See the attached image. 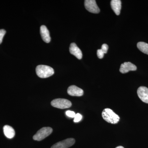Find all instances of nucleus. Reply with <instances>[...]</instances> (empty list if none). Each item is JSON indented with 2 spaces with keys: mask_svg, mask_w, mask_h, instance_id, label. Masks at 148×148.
<instances>
[{
  "mask_svg": "<svg viewBox=\"0 0 148 148\" xmlns=\"http://www.w3.org/2000/svg\"><path fill=\"white\" fill-rule=\"evenodd\" d=\"M53 130L51 127H43L39 130L33 137L34 140L41 141L52 133Z\"/></svg>",
  "mask_w": 148,
  "mask_h": 148,
  "instance_id": "obj_3",
  "label": "nucleus"
},
{
  "mask_svg": "<svg viewBox=\"0 0 148 148\" xmlns=\"http://www.w3.org/2000/svg\"><path fill=\"white\" fill-rule=\"evenodd\" d=\"M75 140L74 138H68L56 143L51 148H69L75 144Z\"/></svg>",
  "mask_w": 148,
  "mask_h": 148,
  "instance_id": "obj_6",
  "label": "nucleus"
},
{
  "mask_svg": "<svg viewBox=\"0 0 148 148\" xmlns=\"http://www.w3.org/2000/svg\"><path fill=\"white\" fill-rule=\"evenodd\" d=\"M40 33L42 38L44 41L46 43H49L51 41V37L49 32L47 28L44 25L41 26L40 28Z\"/></svg>",
  "mask_w": 148,
  "mask_h": 148,
  "instance_id": "obj_11",
  "label": "nucleus"
},
{
  "mask_svg": "<svg viewBox=\"0 0 148 148\" xmlns=\"http://www.w3.org/2000/svg\"><path fill=\"white\" fill-rule=\"evenodd\" d=\"M6 34V31L4 29H1L0 30V44L3 41V38Z\"/></svg>",
  "mask_w": 148,
  "mask_h": 148,
  "instance_id": "obj_18",
  "label": "nucleus"
},
{
  "mask_svg": "<svg viewBox=\"0 0 148 148\" xmlns=\"http://www.w3.org/2000/svg\"><path fill=\"white\" fill-rule=\"evenodd\" d=\"M82 118V116L81 114L77 113L76 114L74 118V122L75 123H77L80 121Z\"/></svg>",
  "mask_w": 148,
  "mask_h": 148,
  "instance_id": "obj_15",
  "label": "nucleus"
},
{
  "mask_svg": "<svg viewBox=\"0 0 148 148\" xmlns=\"http://www.w3.org/2000/svg\"><path fill=\"white\" fill-rule=\"evenodd\" d=\"M84 6L86 9L89 12L95 14L100 12V9L95 0H86L84 1Z\"/></svg>",
  "mask_w": 148,
  "mask_h": 148,
  "instance_id": "obj_5",
  "label": "nucleus"
},
{
  "mask_svg": "<svg viewBox=\"0 0 148 148\" xmlns=\"http://www.w3.org/2000/svg\"><path fill=\"white\" fill-rule=\"evenodd\" d=\"M67 92L69 95L73 96L79 97L82 96L84 94L83 90L75 85H72L69 86Z\"/></svg>",
  "mask_w": 148,
  "mask_h": 148,
  "instance_id": "obj_9",
  "label": "nucleus"
},
{
  "mask_svg": "<svg viewBox=\"0 0 148 148\" xmlns=\"http://www.w3.org/2000/svg\"><path fill=\"white\" fill-rule=\"evenodd\" d=\"M51 106L57 108L64 109L68 108L72 106V103L69 100L63 98H57L51 102Z\"/></svg>",
  "mask_w": 148,
  "mask_h": 148,
  "instance_id": "obj_4",
  "label": "nucleus"
},
{
  "mask_svg": "<svg viewBox=\"0 0 148 148\" xmlns=\"http://www.w3.org/2000/svg\"><path fill=\"white\" fill-rule=\"evenodd\" d=\"M36 73L39 77L45 78L53 75L54 71L53 69L50 66L41 65L37 66Z\"/></svg>",
  "mask_w": 148,
  "mask_h": 148,
  "instance_id": "obj_2",
  "label": "nucleus"
},
{
  "mask_svg": "<svg viewBox=\"0 0 148 148\" xmlns=\"http://www.w3.org/2000/svg\"><path fill=\"white\" fill-rule=\"evenodd\" d=\"M137 47L140 51L148 55V44L140 42L137 44Z\"/></svg>",
  "mask_w": 148,
  "mask_h": 148,
  "instance_id": "obj_14",
  "label": "nucleus"
},
{
  "mask_svg": "<svg viewBox=\"0 0 148 148\" xmlns=\"http://www.w3.org/2000/svg\"><path fill=\"white\" fill-rule=\"evenodd\" d=\"M137 70V67L130 62H125L122 64L120 68V72L123 74L126 73L130 71H135Z\"/></svg>",
  "mask_w": 148,
  "mask_h": 148,
  "instance_id": "obj_8",
  "label": "nucleus"
},
{
  "mask_svg": "<svg viewBox=\"0 0 148 148\" xmlns=\"http://www.w3.org/2000/svg\"><path fill=\"white\" fill-rule=\"evenodd\" d=\"M3 132L6 137L9 139L13 138L15 135V132L14 129L10 125H5L4 126Z\"/></svg>",
  "mask_w": 148,
  "mask_h": 148,
  "instance_id": "obj_13",
  "label": "nucleus"
},
{
  "mask_svg": "<svg viewBox=\"0 0 148 148\" xmlns=\"http://www.w3.org/2000/svg\"><path fill=\"white\" fill-rule=\"evenodd\" d=\"M105 52L103 51L102 49H98L97 51V56L98 58L101 59L103 58L104 57V54H105Z\"/></svg>",
  "mask_w": 148,
  "mask_h": 148,
  "instance_id": "obj_16",
  "label": "nucleus"
},
{
  "mask_svg": "<svg viewBox=\"0 0 148 148\" xmlns=\"http://www.w3.org/2000/svg\"><path fill=\"white\" fill-rule=\"evenodd\" d=\"M102 116L103 119L109 123L116 124L119 121V116L110 108L104 109L102 112Z\"/></svg>",
  "mask_w": 148,
  "mask_h": 148,
  "instance_id": "obj_1",
  "label": "nucleus"
},
{
  "mask_svg": "<svg viewBox=\"0 0 148 148\" xmlns=\"http://www.w3.org/2000/svg\"><path fill=\"white\" fill-rule=\"evenodd\" d=\"M69 50L71 54L75 56L78 59H81L82 58V52L75 43L71 44L69 48Z\"/></svg>",
  "mask_w": 148,
  "mask_h": 148,
  "instance_id": "obj_10",
  "label": "nucleus"
},
{
  "mask_svg": "<svg viewBox=\"0 0 148 148\" xmlns=\"http://www.w3.org/2000/svg\"><path fill=\"white\" fill-rule=\"evenodd\" d=\"M108 48L109 47L108 45L106 44H103L102 46V48H101V49L105 52V53H107V51H108Z\"/></svg>",
  "mask_w": 148,
  "mask_h": 148,
  "instance_id": "obj_19",
  "label": "nucleus"
},
{
  "mask_svg": "<svg viewBox=\"0 0 148 148\" xmlns=\"http://www.w3.org/2000/svg\"><path fill=\"white\" fill-rule=\"evenodd\" d=\"M116 148H124L122 146H119V147H116Z\"/></svg>",
  "mask_w": 148,
  "mask_h": 148,
  "instance_id": "obj_20",
  "label": "nucleus"
},
{
  "mask_svg": "<svg viewBox=\"0 0 148 148\" xmlns=\"http://www.w3.org/2000/svg\"><path fill=\"white\" fill-rule=\"evenodd\" d=\"M66 115L67 116L71 118H75L76 114L73 111L68 110L66 112Z\"/></svg>",
  "mask_w": 148,
  "mask_h": 148,
  "instance_id": "obj_17",
  "label": "nucleus"
},
{
  "mask_svg": "<svg viewBox=\"0 0 148 148\" xmlns=\"http://www.w3.org/2000/svg\"><path fill=\"white\" fill-rule=\"evenodd\" d=\"M138 97L143 102L148 104V88L145 86H140L138 88Z\"/></svg>",
  "mask_w": 148,
  "mask_h": 148,
  "instance_id": "obj_7",
  "label": "nucleus"
},
{
  "mask_svg": "<svg viewBox=\"0 0 148 148\" xmlns=\"http://www.w3.org/2000/svg\"><path fill=\"white\" fill-rule=\"evenodd\" d=\"M111 6L114 13L117 15H119L121 8V1L120 0H112L111 1Z\"/></svg>",
  "mask_w": 148,
  "mask_h": 148,
  "instance_id": "obj_12",
  "label": "nucleus"
}]
</instances>
